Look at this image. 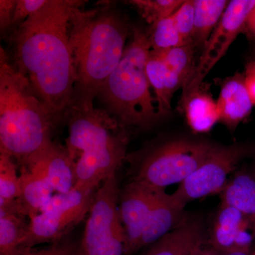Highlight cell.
<instances>
[{
    "label": "cell",
    "mask_w": 255,
    "mask_h": 255,
    "mask_svg": "<svg viewBox=\"0 0 255 255\" xmlns=\"http://www.w3.org/2000/svg\"><path fill=\"white\" fill-rule=\"evenodd\" d=\"M161 190L137 180H129L120 188L119 211L125 232L126 255L140 251L142 235Z\"/></svg>",
    "instance_id": "obj_11"
},
{
    "label": "cell",
    "mask_w": 255,
    "mask_h": 255,
    "mask_svg": "<svg viewBox=\"0 0 255 255\" xmlns=\"http://www.w3.org/2000/svg\"><path fill=\"white\" fill-rule=\"evenodd\" d=\"M255 233L241 211L223 204L216 214L210 233L209 246L220 255L251 253Z\"/></svg>",
    "instance_id": "obj_12"
},
{
    "label": "cell",
    "mask_w": 255,
    "mask_h": 255,
    "mask_svg": "<svg viewBox=\"0 0 255 255\" xmlns=\"http://www.w3.org/2000/svg\"><path fill=\"white\" fill-rule=\"evenodd\" d=\"M222 204L233 206L248 219L255 233V178L238 174L222 191Z\"/></svg>",
    "instance_id": "obj_21"
},
{
    "label": "cell",
    "mask_w": 255,
    "mask_h": 255,
    "mask_svg": "<svg viewBox=\"0 0 255 255\" xmlns=\"http://www.w3.org/2000/svg\"><path fill=\"white\" fill-rule=\"evenodd\" d=\"M206 243L201 221L185 218L173 231L145 248L140 255H195Z\"/></svg>",
    "instance_id": "obj_14"
},
{
    "label": "cell",
    "mask_w": 255,
    "mask_h": 255,
    "mask_svg": "<svg viewBox=\"0 0 255 255\" xmlns=\"http://www.w3.org/2000/svg\"><path fill=\"white\" fill-rule=\"evenodd\" d=\"M220 255H251V253H231V254Z\"/></svg>",
    "instance_id": "obj_34"
},
{
    "label": "cell",
    "mask_w": 255,
    "mask_h": 255,
    "mask_svg": "<svg viewBox=\"0 0 255 255\" xmlns=\"http://www.w3.org/2000/svg\"><path fill=\"white\" fill-rule=\"evenodd\" d=\"M243 33L255 43V6L247 18Z\"/></svg>",
    "instance_id": "obj_32"
},
{
    "label": "cell",
    "mask_w": 255,
    "mask_h": 255,
    "mask_svg": "<svg viewBox=\"0 0 255 255\" xmlns=\"http://www.w3.org/2000/svg\"><path fill=\"white\" fill-rule=\"evenodd\" d=\"M251 255H255V250L254 251L252 252Z\"/></svg>",
    "instance_id": "obj_36"
},
{
    "label": "cell",
    "mask_w": 255,
    "mask_h": 255,
    "mask_svg": "<svg viewBox=\"0 0 255 255\" xmlns=\"http://www.w3.org/2000/svg\"><path fill=\"white\" fill-rule=\"evenodd\" d=\"M146 72L150 87L155 92L159 117H166L170 113L171 102L174 93L179 89H183L184 82L167 68L161 55L155 50H150Z\"/></svg>",
    "instance_id": "obj_18"
},
{
    "label": "cell",
    "mask_w": 255,
    "mask_h": 255,
    "mask_svg": "<svg viewBox=\"0 0 255 255\" xmlns=\"http://www.w3.org/2000/svg\"><path fill=\"white\" fill-rule=\"evenodd\" d=\"M195 255H220V254L212 249L211 247L206 245Z\"/></svg>",
    "instance_id": "obj_33"
},
{
    "label": "cell",
    "mask_w": 255,
    "mask_h": 255,
    "mask_svg": "<svg viewBox=\"0 0 255 255\" xmlns=\"http://www.w3.org/2000/svg\"><path fill=\"white\" fill-rule=\"evenodd\" d=\"M131 33L122 59L97 98L124 128L147 130L161 119L146 72L150 42L148 33L141 27L132 26Z\"/></svg>",
    "instance_id": "obj_5"
},
{
    "label": "cell",
    "mask_w": 255,
    "mask_h": 255,
    "mask_svg": "<svg viewBox=\"0 0 255 255\" xmlns=\"http://www.w3.org/2000/svg\"><path fill=\"white\" fill-rule=\"evenodd\" d=\"M19 191L17 164L10 156L0 153V208L12 205Z\"/></svg>",
    "instance_id": "obj_24"
},
{
    "label": "cell",
    "mask_w": 255,
    "mask_h": 255,
    "mask_svg": "<svg viewBox=\"0 0 255 255\" xmlns=\"http://www.w3.org/2000/svg\"><path fill=\"white\" fill-rule=\"evenodd\" d=\"M148 34L151 50L155 51H163L186 44L174 24L172 16L151 26Z\"/></svg>",
    "instance_id": "obj_25"
},
{
    "label": "cell",
    "mask_w": 255,
    "mask_h": 255,
    "mask_svg": "<svg viewBox=\"0 0 255 255\" xmlns=\"http://www.w3.org/2000/svg\"><path fill=\"white\" fill-rule=\"evenodd\" d=\"M95 193L85 192L76 188L67 193H55L41 211L29 219L23 251L67 237L87 217Z\"/></svg>",
    "instance_id": "obj_8"
},
{
    "label": "cell",
    "mask_w": 255,
    "mask_h": 255,
    "mask_svg": "<svg viewBox=\"0 0 255 255\" xmlns=\"http://www.w3.org/2000/svg\"><path fill=\"white\" fill-rule=\"evenodd\" d=\"M255 6V0H233L228 4L221 21L211 33L202 55L189 81L183 87L180 100L204 84L206 75L222 59L235 40L243 33L250 13Z\"/></svg>",
    "instance_id": "obj_10"
},
{
    "label": "cell",
    "mask_w": 255,
    "mask_h": 255,
    "mask_svg": "<svg viewBox=\"0 0 255 255\" xmlns=\"http://www.w3.org/2000/svg\"><path fill=\"white\" fill-rule=\"evenodd\" d=\"M245 83L253 105L255 106V60L247 63L244 73Z\"/></svg>",
    "instance_id": "obj_31"
},
{
    "label": "cell",
    "mask_w": 255,
    "mask_h": 255,
    "mask_svg": "<svg viewBox=\"0 0 255 255\" xmlns=\"http://www.w3.org/2000/svg\"><path fill=\"white\" fill-rule=\"evenodd\" d=\"M230 1L227 0H193L194 27L192 43L204 48L221 21Z\"/></svg>",
    "instance_id": "obj_20"
},
{
    "label": "cell",
    "mask_w": 255,
    "mask_h": 255,
    "mask_svg": "<svg viewBox=\"0 0 255 255\" xmlns=\"http://www.w3.org/2000/svg\"><path fill=\"white\" fill-rule=\"evenodd\" d=\"M216 104L219 122L230 130H236L249 117L254 105L246 88L244 73H236L224 80Z\"/></svg>",
    "instance_id": "obj_15"
},
{
    "label": "cell",
    "mask_w": 255,
    "mask_h": 255,
    "mask_svg": "<svg viewBox=\"0 0 255 255\" xmlns=\"http://www.w3.org/2000/svg\"><path fill=\"white\" fill-rule=\"evenodd\" d=\"M59 125L1 47L0 153L10 156L20 167L53 142Z\"/></svg>",
    "instance_id": "obj_3"
},
{
    "label": "cell",
    "mask_w": 255,
    "mask_h": 255,
    "mask_svg": "<svg viewBox=\"0 0 255 255\" xmlns=\"http://www.w3.org/2000/svg\"><path fill=\"white\" fill-rule=\"evenodd\" d=\"M174 24L186 44L192 43L194 27V7L193 0H185L172 15Z\"/></svg>",
    "instance_id": "obj_27"
},
{
    "label": "cell",
    "mask_w": 255,
    "mask_h": 255,
    "mask_svg": "<svg viewBox=\"0 0 255 255\" xmlns=\"http://www.w3.org/2000/svg\"><path fill=\"white\" fill-rule=\"evenodd\" d=\"M216 145L204 140L177 139L147 147L137 155H127L131 162V179L165 190L184 182L205 162Z\"/></svg>",
    "instance_id": "obj_6"
},
{
    "label": "cell",
    "mask_w": 255,
    "mask_h": 255,
    "mask_svg": "<svg viewBox=\"0 0 255 255\" xmlns=\"http://www.w3.org/2000/svg\"><path fill=\"white\" fill-rule=\"evenodd\" d=\"M38 174L49 183L55 193H67L76 185L75 164L65 146L53 141L20 166Z\"/></svg>",
    "instance_id": "obj_13"
},
{
    "label": "cell",
    "mask_w": 255,
    "mask_h": 255,
    "mask_svg": "<svg viewBox=\"0 0 255 255\" xmlns=\"http://www.w3.org/2000/svg\"><path fill=\"white\" fill-rule=\"evenodd\" d=\"M20 191L12 205L0 209H11L31 219L38 214L55 194L44 178L25 168L19 169Z\"/></svg>",
    "instance_id": "obj_17"
},
{
    "label": "cell",
    "mask_w": 255,
    "mask_h": 255,
    "mask_svg": "<svg viewBox=\"0 0 255 255\" xmlns=\"http://www.w3.org/2000/svg\"></svg>",
    "instance_id": "obj_37"
},
{
    "label": "cell",
    "mask_w": 255,
    "mask_h": 255,
    "mask_svg": "<svg viewBox=\"0 0 255 255\" xmlns=\"http://www.w3.org/2000/svg\"><path fill=\"white\" fill-rule=\"evenodd\" d=\"M20 255H82L80 242L76 243L68 236L42 249L27 250Z\"/></svg>",
    "instance_id": "obj_28"
},
{
    "label": "cell",
    "mask_w": 255,
    "mask_h": 255,
    "mask_svg": "<svg viewBox=\"0 0 255 255\" xmlns=\"http://www.w3.org/2000/svg\"><path fill=\"white\" fill-rule=\"evenodd\" d=\"M47 2L48 0H16L12 26L9 33L18 27L32 14L42 9Z\"/></svg>",
    "instance_id": "obj_29"
},
{
    "label": "cell",
    "mask_w": 255,
    "mask_h": 255,
    "mask_svg": "<svg viewBox=\"0 0 255 255\" xmlns=\"http://www.w3.org/2000/svg\"><path fill=\"white\" fill-rule=\"evenodd\" d=\"M184 206L165 190L159 191L152 214L140 242V250L159 241L179 226L183 220Z\"/></svg>",
    "instance_id": "obj_16"
},
{
    "label": "cell",
    "mask_w": 255,
    "mask_h": 255,
    "mask_svg": "<svg viewBox=\"0 0 255 255\" xmlns=\"http://www.w3.org/2000/svg\"><path fill=\"white\" fill-rule=\"evenodd\" d=\"M253 60H255V49L254 50V53H253Z\"/></svg>",
    "instance_id": "obj_35"
},
{
    "label": "cell",
    "mask_w": 255,
    "mask_h": 255,
    "mask_svg": "<svg viewBox=\"0 0 255 255\" xmlns=\"http://www.w3.org/2000/svg\"><path fill=\"white\" fill-rule=\"evenodd\" d=\"M16 0H0V31L1 36L9 33L12 26Z\"/></svg>",
    "instance_id": "obj_30"
},
{
    "label": "cell",
    "mask_w": 255,
    "mask_h": 255,
    "mask_svg": "<svg viewBox=\"0 0 255 255\" xmlns=\"http://www.w3.org/2000/svg\"><path fill=\"white\" fill-rule=\"evenodd\" d=\"M65 147L75 164L79 190L95 192L127 157L128 130L119 125L107 111L70 110Z\"/></svg>",
    "instance_id": "obj_4"
},
{
    "label": "cell",
    "mask_w": 255,
    "mask_h": 255,
    "mask_svg": "<svg viewBox=\"0 0 255 255\" xmlns=\"http://www.w3.org/2000/svg\"><path fill=\"white\" fill-rule=\"evenodd\" d=\"M179 107L184 111L191 130L197 133L209 132L219 122L216 101L204 83L185 99L180 100Z\"/></svg>",
    "instance_id": "obj_19"
},
{
    "label": "cell",
    "mask_w": 255,
    "mask_h": 255,
    "mask_svg": "<svg viewBox=\"0 0 255 255\" xmlns=\"http://www.w3.org/2000/svg\"><path fill=\"white\" fill-rule=\"evenodd\" d=\"M29 219L16 211L0 209V255H20L27 236Z\"/></svg>",
    "instance_id": "obj_22"
},
{
    "label": "cell",
    "mask_w": 255,
    "mask_h": 255,
    "mask_svg": "<svg viewBox=\"0 0 255 255\" xmlns=\"http://www.w3.org/2000/svg\"><path fill=\"white\" fill-rule=\"evenodd\" d=\"M250 152L248 146L239 144L216 145L205 162L179 184L172 197L185 207L190 201L222 191L228 175Z\"/></svg>",
    "instance_id": "obj_9"
},
{
    "label": "cell",
    "mask_w": 255,
    "mask_h": 255,
    "mask_svg": "<svg viewBox=\"0 0 255 255\" xmlns=\"http://www.w3.org/2000/svg\"><path fill=\"white\" fill-rule=\"evenodd\" d=\"M184 0H132L133 5L151 26L168 18L184 2Z\"/></svg>",
    "instance_id": "obj_26"
},
{
    "label": "cell",
    "mask_w": 255,
    "mask_h": 255,
    "mask_svg": "<svg viewBox=\"0 0 255 255\" xmlns=\"http://www.w3.org/2000/svg\"><path fill=\"white\" fill-rule=\"evenodd\" d=\"M120 188L115 174L96 191L80 241L82 255H126L125 232L119 211Z\"/></svg>",
    "instance_id": "obj_7"
},
{
    "label": "cell",
    "mask_w": 255,
    "mask_h": 255,
    "mask_svg": "<svg viewBox=\"0 0 255 255\" xmlns=\"http://www.w3.org/2000/svg\"><path fill=\"white\" fill-rule=\"evenodd\" d=\"M80 1L48 0L42 9L7 34L10 60L60 124L66 120L73 98L70 16Z\"/></svg>",
    "instance_id": "obj_1"
},
{
    "label": "cell",
    "mask_w": 255,
    "mask_h": 255,
    "mask_svg": "<svg viewBox=\"0 0 255 255\" xmlns=\"http://www.w3.org/2000/svg\"><path fill=\"white\" fill-rule=\"evenodd\" d=\"M73 8L70 16V45L75 84L70 110L90 111L101 88L123 56L130 25L108 3L95 9Z\"/></svg>",
    "instance_id": "obj_2"
},
{
    "label": "cell",
    "mask_w": 255,
    "mask_h": 255,
    "mask_svg": "<svg viewBox=\"0 0 255 255\" xmlns=\"http://www.w3.org/2000/svg\"><path fill=\"white\" fill-rule=\"evenodd\" d=\"M195 51L196 46L193 43H189L157 52L162 57L167 68L182 79L185 86L195 70Z\"/></svg>",
    "instance_id": "obj_23"
}]
</instances>
